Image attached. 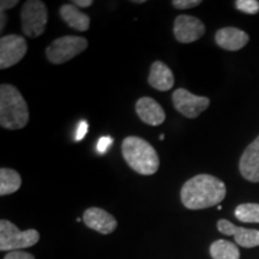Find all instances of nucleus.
I'll return each instance as SVG.
<instances>
[{
	"instance_id": "c85d7f7f",
	"label": "nucleus",
	"mask_w": 259,
	"mask_h": 259,
	"mask_svg": "<svg viewBox=\"0 0 259 259\" xmlns=\"http://www.w3.org/2000/svg\"><path fill=\"white\" fill-rule=\"evenodd\" d=\"M160 139H161V141H163V139H164V135H161V136H160Z\"/></svg>"
},
{
	"instance_id": "2eb2a0df",
	"label": "nucleus",
	"mask_w": 259,
	"mask_h": 259,
	"mask_svg": "<svg viewBox=\"0 0 259 259\" xmlns=\"http://www.w3.org/2000/svg\"><path fill=\"white\" fill-rule=\"evenodd\" d=\"M148 82L158 92H168L174 85V74L166 64L157 60L151 65Z\"/></svg>"
},
{
	"instance_id": "aec40b11",
	"label": "nucleus",
	"mask_w": 259,
	"mask_h": 259,
	"mask_svg": "<svg viewBox=\"0 0 259 259\" xmlns=\"http://www.w3.org/2000/svg\"><path fill=\"white\" fill-rule=\"evenodd\" d=\"M235 8L247 15H255L259 11L258 0H236Z\"/></svg>"
},
{
	"instance_id": "39448f33",
	"label": "nucleus",
	"mask_w": 259,
	"mask_h": 259,
	"mask_svg": "<svg viewBox=\"0 0 259 259\" xmlns=\"http://www.w3.org/2000/svg\"><path fill=\"white\" fill-rule=\"evenodd\" d=\"M22 31L28 37L34 38L44 34L48 22V11L45 3L40 0H28L21 10Z\"/></svg>"
},
{
	"instance_id": "4be33fe9",
	"label": "nucleus",
	"mask_w": 259,
	"mask_h": 259,
	"mask_svg": "<svg viewBox=\"0 0 259 259\" xmlns=\"http://www.w3.org/2000/svg\"><path fill=\"white\" fill-rule=\"evenodd\" d=\"M4 259H35V257L31 253H28V252L19 250V251L9 252V253L5 255Z\"/></svg>"
},
{
	"instance_id": "0eeeda50",
	"label": "nucleus",
	"mask_w": 259,
	"mask_h": 259,
	"mask_svg": "<svg viewBox=\"0 0 259 259\" xmlns=\"http://www.w3.org/2000/svg\"><path fill=\"white\" fill-rule=\"evenodd\" d=\"M174 108L180 114L189 119H196L208 108L210 100L208 97L197 96L194 94L187 92L186 89H177L171 95Z\"/></svg>"
},
{
	"instance_id": "393cba45",
	"label": "nucleus",
	"mask_w": 259,
	"mask_h": 259,
	"mask_svg": "<svg viewBox=\"0 0 259 259\" xmlns=\"http://www.w3.org/2000/svg\"><path fill=\"white\" fill-rule=\"evenodd\" d=\"M17 0H2L0 2V12H5L6 10L15 8L16 5H18Z\"/></svg>"
},
{
	"instance_id": "bb28decb",
	"label": "nucleus",
	"mask_w": 259,
	"mask_h": 259,
	"mask_svg": "<svg viewBox=\"0 0 259 259\" xmlns=\"http://www.w3.org/2000/svg\"><path fill=\"white\" fill-rule=\"evenodd\" d=\"M0 17H2V23H0V30H4L5 23H6V15L5 12H0Z\"/></svg>"
},
{
	"instance_id": "5701e85b",
	"label": "nucleus",
	"mask_w": 259,
	"mask_h": 259,
	"mask_svg": "<svg viewBox=\"0 0 259 259\" xmlns=\"http://www.w3.org/2000/svg\"><path fill=\"white\" fill-rule=\"evenodd\" d=\"M113 143V138L111 137H101L100 138V141L97 142V151L101 154H105L107 150H108V148L111 147Z\"/></svg>"
},
{
	"instance_id": "6e6552de",
	"label": "nucleus",
	"mask_w": 259,
	"mask_h": 259,
	"mask_svg": "<svg viewBox=\"0 0 259 259\" xmlns=\"http://www.w3.org/2000/svg\"><path fill=\"white\" fill-rule=\"evenodd\" d=\"M27 41L23 36L12 34L0 38V69L5 70L18 64L27 54Z\"/></svg>"
},
{
	"instance_id": "a211bd4d",
	"label": "nucleus",
	"mask_w": 259,
	"mask_h": 259,
	"mask_svg": "<svg viewBox=\"0 0 259 259\" xmlns=\"http://www.w3.org/2000/svg\"><path fill=\"white\" fill-rule=\"evenodd\" d=\"M209 251L212 259H240L238 246L223 239L213 241Z\"/></svg>"
},
{
	"instance_id": "4468645a",
	"label": "nucleus",
	"mask_w": 259,
	"mask_h": 259,
	"mask_svg": "<svg viewBox=\"0 0 259 259\" xmlns=\"http://www.w3.org/2000/svg\"><path fill=\"white\" fill-rule=\"evenodd\" d=\"M215 41L223 50L235 52L244 48L250 41V37L241 29L227 27L216 31Z\"/></svg>"
},
{
	"instance_id": "f3484780",
	"label": "nucleus",
	"mask_w": 259,
	"mask_h": 259,
	"mask_svg": "<svg viewBox=\"0 0 259 259\" xmlns=\"http://www.w3.org/2000/svg\"><path fill=\"white\" fill-rule=\"evenodd\" d=\"M22 185V178L18 171L10 168L0 169V196H9L17 192Z\"/></svg>"
},
{
	"instance_id": "f03ea898",
	"label": "nucleus",
	"mask_w": 259,
	"mask_h": 259,
	"mask_svg": "<svg viewBox=\"0 0 259 259\" xmlns=\"http://www.w3.org/2000/svg\"><path fill=\"white\" fill-rule=\"evenodd\" d=\"M122 156L130 168L142 176H153L160 167V158L153 145L145 139L130 136L122 141Z\"/></svg>"
},
{
	"instance_id": "412c9836",
	"label": "nucleus",
	"mask_w": 259,
	"mask_h": 259,
	"mask_svg": "<svg viewBox=\"0 0 259 259\" xmlns=\"http://www.w3.org/2000/svg\"><path fill=\"white\" fill-rule=\"evenodd\" d=\"M171 4H173V6L176 9L187 10V9L196 8V6L202 4V2H200V0H173Z\"/></svg>"
},
{
	"instance_id": "6ab92c4d",
	"label": "nucleus",
	"mask_w": 259,
	"mask_h": 259,
	"mask_svg": "<svg viewBox=\"0 0 259 259\" xmlns=\"http://www.w3.org/2000/svg\"><path fill=\"white\" fill-rule=\"evenodd\" d=\"M235 218L245 223H259V204H240L235 209Z\"/></svg>"
},
{
	"instance_id": "cd10ccee",
	"label": "nucleus",
	"mask_w": 259,
	"mask_h": 259,
	"mask_svg": "<svg viewBox=\"0 0 259 259\" xmlns=\"http://www.w3.org/2000/svg\"><path fill=\"white\" fill-rule=\"evenodd\" d=\"M131 3H134V4H144L145 0H132Z\"/></svg>"
},
{
	"instance_id": "b1692460",
	"label": "nucleus",
	"mask_w": 259,
	"mask_h": 259,
	"mask_svg": "<svg viewBox=\"0 0 259 259\" xmlns=\"http://www.w3.org/2000/svg\"><path fill=\"white\" fill-rule=\"evenodd\" d=\"M87 132H88V122L82 120L77 126V131H76V135H74V139H76L77 142L82 141L84 138V136L87 135Z\"/></svg>"
},
{
	"instance_id": "20e7f679",
	"label": "nucleus",
	"mask_w": 259,
	"mask_h": 259,
	"mask_svg": "<svg viewBox=\"0 0 259 259\" xmlns=\"http://www.w3.org/2000/svg\"><path fill=\"white\" fill-rule=\"evenodd\" d=\"M40 240V233L36 229H27L22 232L18 227L9 220L0 221V250L19 251L37 244Z\"/></svg>"
},
{
	"instance_id": "f257e3e1",
	"label": "nucleus",
	"mask_w": 259,
	"mask_h": 259,
	"mask_svg": "<svg viewBox=\"0 0 259 259\" xmlns=\"http://www.w3.org/2000/svg\"><path fill=\"white\" fill-rule=\"evenodd\" d=\"M227 187L222 180L210 174H198L187 180L180 191L184 206L200 210L219 205L225 199Z\"/></svg>"
},
{
	"instance_id": "ddd939ff",
	"label": "nucleus",
	"mask_w": 259,
	"mask_h": 259,
	"mask_svg": "<svg viewBox=\"0 0 259 259\" xmlns=\"http://www.w3.org/2000/svg\"><path fill=\"white\" fill-rule=\"evenodd\" d=\"M136 112L142 121L150 126H158L166 120L162 106L151 97H142L136 103Z\"/></svg>"
},
{
	"instance_id": "423d86ee",
	"label": "nucleus",
	"mask_w": 259,
	"mask_h": 259,
	"mask_svg": "<svg viewBox=\"0 0 259 259\" xmlns=\"http://www.w3.org/2000/svg\"><path fill=\"white\" fill-rule=\"evenodd\" d=\"M88 47V40L82 36H63L54 40L46 50L47 59L52 64L66 63Z\"/></svg>"
},
{
	"instance_id": "1a4fd4ad",
	"label": "nucleus",
	"mask_w": 259,
	"mask_h": 259,
	"mask_svg": "<svg viewBox=\"0 0 259 259\" xmlns=\"http://www.w3.org/2000/svg\"><path fill=\"white\" fill-rule=\"evenodd\" d=\"M205 34V25L199 18L180 15L174 21V36L180 44H192Z\"/></svg>"
},
{
	"instance_id": "dca6fc26",
	"label": "nucleus",
	"mask_w": 259,
	"mask_h": 259,
	"mask_svg": "<svg viewBox=\"0 0 259 259\" xmlns=\"http://www.w3.org/2000/svg\"><path fill=\"white\" fill-rule=\"evenodd\" d=\"M60 17L69 27L74 30L87 31L90 27L89 16L74 6L73 4H65L60 8Z\"/></svg>"
},
{
	"instance_id": "9b49d317",
	"label": "nucleus",
	"mask_w": 259,
	"mask_h": 259,
	"mask_svg": "<svg viewBox=\"0 0 259 259\" xmlns=\"http://www.w3.org/2000/svg\"><path fill=\"white\" fill-rule=\"evenodd\" d=\"M83 221L87 227L90 229L101 233V234H111L118 227V222L112 216L111 213L107 212L106 210L101 208H93L87 209L83 213Z\"/></svg>"
},
{
	"instance_id": "9d476101",
	"label": "nucleus",
	"mask_w": 259,
	"mask_h": 259,
	"mask_svg": "<svg viewBox=\"0 0 259 259\" xmlns=\"http://www.w3.org/2000/svg\"><path fill=\"white\" fill-rule=\"evenodd\" d=\"M218 229L222 234L232 235L236 245L242 247L251 248L259 246V231L257 229H247L233 225L228 220H220L218 222Z\"/></svg>"
},
{
	"instance_id": "7ed1b4c3",
	"label": "nucleus",
	"mask_w": 259,
	"mask_h": 259,
	"mask_svg": "<svg viewBox=\"0 0 259 259\" xmlns=\"http://www.w3.org/2000/svg\"><path fill=\"white\" fill-rule=\"evenodd\" d=\"M29 121V109L24 97L16 87H0V125L6 130H21Z\"/></svg>"
},
{
	"instance_id": "a878e982",
	"label": "nucleus",
	"mask_w": 259,
	"mask_h": 259,
	"mask_svg": "<svg viewBox=\"0 0 259 259\" xmlns=\"http://www.w3.org/2000/svg\"><path fill=\"white\" fill-rule=\"evenodd\" d=\"M93 0H73L72 4L77 8H89L90 5H93Z\"/></svg>"
},
{
	"instance_id": "f8f14e48",
	"label": "nucleus",
	"mask_w": 259,
	"mask_h": 259,
	"mask_svg": "<svg viewBox=\"0 0 259 259\" xmlns=\"http://www.w3.org/2000/svg\"><path fill=\"white\" fill-rule=\"evenodd\" d=\"M241 176L251 183H259V136L245 149L239 162Z\"/></svg>"
}]
</instances>
